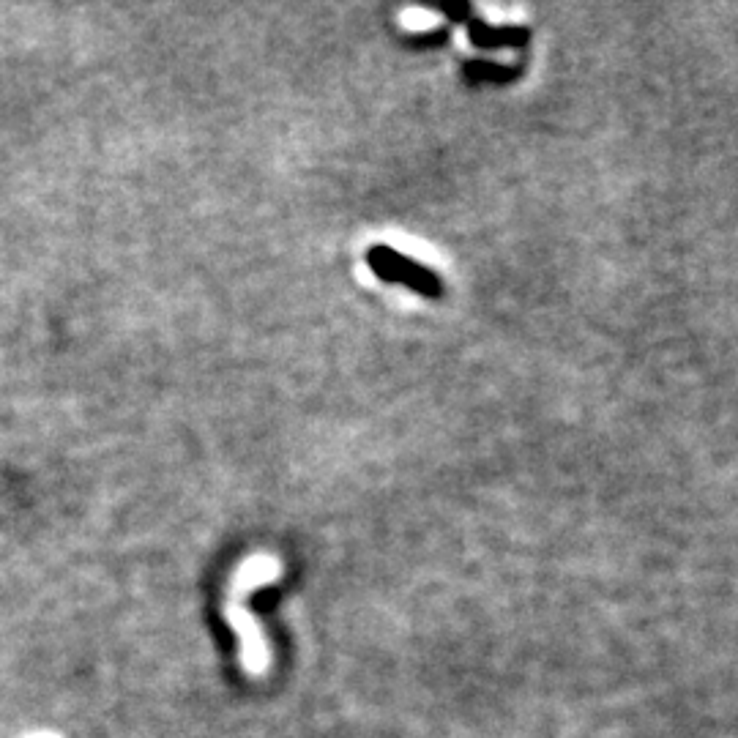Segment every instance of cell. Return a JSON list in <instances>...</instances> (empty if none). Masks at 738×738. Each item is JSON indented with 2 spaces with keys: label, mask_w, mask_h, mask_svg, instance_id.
Here are the masks:
<instances>
[{
  "label": "cell",
  "mask_w": 738,
  "mask_h": 738,
  "mask_svg": "<svg viewBox=\"0 0 738 738\" xmlns=\"http://www.w3.org/2000/svg\"><path fill=\"white\" fill-rule=\"evenodd\" d=\"M402 20L408 28L413 31H427L432 25H438V14H432V11H424V9H410L402 14Z\"/></svg>",
  "instance_id": "obj_1"
}]
</instances>
